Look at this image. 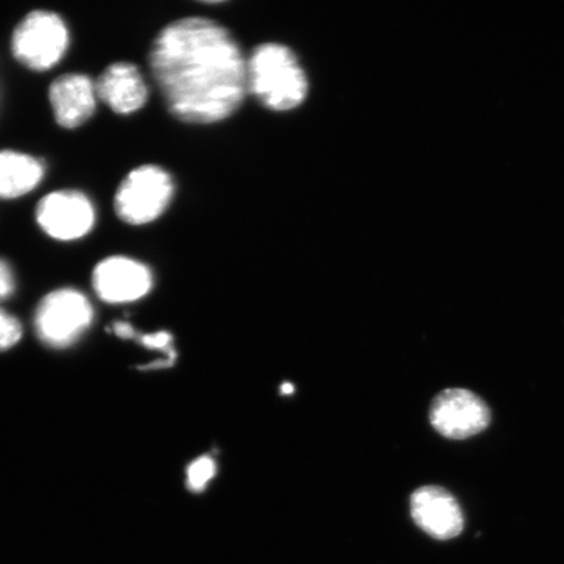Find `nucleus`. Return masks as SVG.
I'll use <instances>...</instances> for the list:
<instances>
[{"label": "nucleus", "mask_w": 564, "mask_h": 564, "mask_svg": "<svg viewBox=\"0 0 564 564\" xmlns=\"http://www.w3.org/2000/svg\"><path fill=\"white\" fill-rule=\"evenodd\" d=\"M44 162L13 151H0V197L15 199L31 193L44 178Z\"/></svg>", "instance_id": "f8f14e48"}, {"label": "nucleus", "mask_w": 564, "mask_h": 564, "mask_svg": "<svg viewBox=\"0 0 564 564\" xmlns=\"http://www.w3.org/2000/svg\"><path fill=\"white\" fill-rule=\"evenodd\" d=\"M281 392L284 394H292L294 392V386L289 383L282 384Z\"/></svg>", "instance_id": "f3484780"}, {"label": "nucleus", "mask_w": 564, "mask_h": 564, "mask_svg": "<svg viewBox=\"0 0 564 564\" xmlns=\"http://www.w3.org/2000/svg\"><path fill=\"white\" fill-rule=\"evenodd\" d=\"M216 471L217 465L214 458L208 455L196 458L187 468V488L194 492L203 491L214 479Z\"/></svg>", "instance_id": "4468645a"}, {"label": "nucleus", "mask_w": 564, "mask_h": 564, "mask_svg": "<svg viewBox=\"0 0 564 564\" xmlns=\"http://www.w3.org/2000/svg\"><path fill=\"white\" fill-rule=\"evenodd\" d=\"M15 292V278L9 264L0 260V301L11 297Z\"/></svg>", "instance_id": "dca6fc26"}, {"label": "nucleus", "mask_w": 564, "mask_h": 564, "mask_svg": "<svg viewBox=\"0 0 564 564\" xmlns=\"http://www.w3.org/2000/svg\"><path fill=\"white\" fill-rule=\"evenodd\" d=\"M69 44L65 21L54 12L33 11L12 34V53L28 68L51 69L66 54Z\"/></svg>", "instance_id": "20e7f679"}, {"label": "nucleus", "mask_w": 564, "mask_h": 564, "mask_svg": "<svg viewBox=\"0 0 564 564\" xmlns=\"http://www.w3.org/2000/svg\"><path fill=\"white\" fill-rule=\"evenodd\" d=\"M249 89L274 111L297 108L307 96L308 83L297 56L284 45L264 44L247 62Z\"/></svg>", "instance_id": "f03ea898"}, {"label": "nucleus", "mask_w": 564, "mask_h": 564, "mask_svg": "<svg viewBox=\"0 0 564 564\" xmlns=\"http://www.w3.org/2000/svg\"><path fill=\"white\" fill-rule=\"evenodd\" d=\"M35 218L46 235L59 241H75L94 228L96 210L86 195L73 189L42 197Z\"/></svg>", "instance_id": "0eeeda50"}, {"label": "nucleus", "mask_w": 564, "mask_h": 564, "mask_svg": "<svg viewBox=\"0 0 564 564\" xmlns=\"http://www.w3.org/2000/svg\"><path fill=\"white\" fill-rule=\"evenodd\" d=\"M150 62L169 110L182 122L224 121L249 89L241 48L225 28L208 19L169 24L154 40Z\"/></svg>", "instance_id": "f257e3e1"}, {"label": "nucleus", "mask_w": 564, "mask_h": 564, "mask_svg": "<svg viewBox=\"0 0 564 564\" xmlns=\"http://www.w3.org/2000/svg\"><path fill=\"white\" fill-rule=\"evenodd\" d=\"M94 321L89 300L74 289L48 293L35 312V330L42 343L52 348H66L86 333Z\"/></svg>", "instance_id": "39448f33"}, {"label": "nucleus", "mask_w": 564, "mask_h": 564, "mask_svg": "<svg viewBox=\"0 0 564 564\" xmlns=\"http://www.w3.org/2000/svg\"><path fill=\"white\" fill-rule=\"evenodd\" d=\"M153 285L150 268L126 257H111L98 263L94 288L102 301L126 303L143 299Z\"/></svg>", "instance_id": "1a4fd4ad"}, {"label": "nucleus", "mask_w": 564, "mask_h": 564, "mask_svg": "<svg viewBox=\"0 0 564 564\" xmlns=\"http://www.w3.org/2000/svg\"><path fill=\"white\" fill-rule=\"evenodd\" d=\"M97 96L118 115H131L143 108L148 88L140 69L119 62L104 70L96 83Z\"/></svg>", "instance_id": "9b49d317"}, {"label": "nucleus", "mask_w": 564, "mask_h": 564, "mask_svg": "<svg viewBox=\"0 0 564 564\" xmlns=\"http://www.w3.org/2000/svg\"><path fill=\"white\" fill-rule=\"evenodd\" d=\"M491 413L485 401L464 388H448L430 408V422L444 438L468 440L490 425Z\"/></svg>", "instance_id": "423d86ee"}, {"label": "nucleus", "mask_w": 564, "mask_h": 564, "mask_svg": "<svg viewBox=\"0 0 564 564\" xmlns=\"http://www.w3.org/2000/svg\"><path fill=\"white\" fill-rule=\"evenodd\" d=\"M112 330H115V334L119 337L138 340L148 349L164 351L172 361L175 359V352L172 348V336L167 333L140 335L129 323H115L112 324Z\"/></svg>", "instance_id": "ddd939ff"}, {"label": "nucleus", "mask_w": 564, "mask_h": 564, "mask_svg": "<svg viewBox=\"0 0 564 564\" xmlns=\"http://www.w3.org/2000/svg\"><path fill=\"white\" fill-rule=\"evenodd\" d=\"M96 84L83 74H66L48 89L56 122L65 129L86 123L96 110Z\"/></svg>", "instance_id": "9d476101"}, {"label": "nucleus", "mask_w": 564, "mask_h": 564, "mask_svg": "<svg viewBox=\"0 0 564 564\" xmlns=\"http://www.w3.org/2000/svg\"><path fill=\"white\" fill-rule=\"evenodd\" d=\"M23 329L15 316L0 308V351H4L18 344Z\"/></svg>", "instance_id": "2eb2a0df"}, {"label": "nucleus", "mask_w": 564, "mask_h": 564, "mask_svg": "<svg viewBox=\"0 0 564 564\" xmlns=\"http://www.w3.org/2000/svg\"><path fill=\"white\" fill-rule=\"evenodd\" d=\"M174 194V183L160 166L145 165L126 176L116 194V212L122 221L144 225L164 214Z\"/></svg>", "instance_id": "7ed1b4c3"}, {"label": "nucleus", "mask_w": 564, "mask_h": 564, "mask_svg": "<svg viewBox=\"0 0 564 564\" xmlns=\"http://www.w3.org/2000/svg\"><path fill=\"white\" fill-rule=\"evenodd\" d=\"M412 519L421 531L435 540L457 538L464 529V514L453 494L440 486H423L411 497Z\"/></svg>", "instance_id": "6e6552de"}]
</instances>
